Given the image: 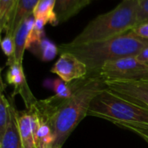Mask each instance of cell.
Masks as SVG:
<instances>
[{
    "label": "cell",
    "mask_w": 148,
    "mask_h": 148,
    "mask_svg": "<svg viewBox=\"0 0 148 148\" xmlns=\"http://www.w3.org/2000/svg\"><path fill=\"white\" fill-rule=\"evenodd\" d=\"M118 126L132 132L133 133L142 138L148 144V128L147 127H138V126H134V125H119Z\"/></svg>",
    "instance_id": "obj_21"
},
{
    "label": "cell",
    "mask_w": 148,
    "mask_h": 148,
    "mask_svg": "<svg viewBox=\"0 0 148 148\" xmlns=\"http://www.w3.org/2000/svg\"><path fill=\"white\" fill-rule=\"evenodd\" d=\"M29 50L44 62L53 60L59 52L58 46L46 37L43 38L39 43L32 46Z\"/></svg>",
    "instance_id": "obj_15"
},
{
    "label": "cell",
    "mask_w": 148,
    "mask_h": 148,
    "mask_svg": "<svg viewBox=\"0 0 148 148\" xmlns=\"http://www.w3.org/2000/svg\"><path fill=\"white\" fill-rule=\"evenodd\" d=\"M4 83L0 75V141H1L8 122L9 100L6 99L4 94Z\"/></svg>",
    "instance_id": "obj_18"
},
{
    "label": "cell",
    "mask_w": 148,
    "mask_h": 148,
    "mask_svg": "<svg viewBox=\"0 0 148 148\" xmlns=\"http://www.w3.org/2000/svg\"><path fill=\"white\" fill-rule=\"evenodd\" d=\"M137 58L140 60V61H142V62H144V63H145V64H148V46L147 47H145L138 56H137Z\"/></svg>",
    "instance_id": "obj_23"
},
{
    "label": "cell",
    "mask_w": 148,
    "mask_h": 148,
    "mask_svg": "<svg viewBox=\"0 0 148 148\" xmlns=\"http://www.w3.org/2000/svg\"><path fill=\"white\" fill-rule=\"evenodd\" d=\"M99 74L106 81L148 79V64L137 56L125 57L106 63Z\"/></svg>",
    "instance_id": "obj_5"
},
{
    "label": "cell",
    "mask_w": 148,
    "mask_h": 148,
    "mask_svg": "<svg viewBox=\"0 0 148 148\" xmlns=\"http://www.w3.org/2000/svg\"><path fill=\"white\" fill-rule=\"evenodd\" d=\"M147 46V39L130 31L101 41L81 45L61 44L58 45V51L59 52L67 51L76 56L86 66L88 75H94L99 74L106 63L125 57L138 56Z\"/></svg>",
    "instance_id": "obj_2"
},
{
    "label": "cell",
    "mask_w": 148,
    "mask_h": 148,
    "mask_svg": "<svg viewBox=\"0 0 148 148\" xmlns=\"http://www.w3.org/2000/svg\"><path fill=\"white\" fill-rule=\"evenodd\" d=\"M73 91L66 99L55 96L37 100L34 107L50 124L56 138L54 148H62L81 120L87 116L93 99L107 89L106 80L99 75L86 77L71 82Z\"/></svg>",
    "instance_id": "obj_1"
},
{
    "label": "cell",
    "mask_w": 148,
    "mask_h": 148,
    "mask_svg": "<svg viewBox=\"0 0 148 148\" xmlns=\"http://www.w3.org/2000/svg\"><path fill=\"white\" fill-rule=\"evenodd\" d=\"M0 47H1L5 55L8 58L7 61L12 60L15 53V43L13 36L5 35V37L0 42Z\"/></svg>",
    "instance_id": "obj_19"
},
{
    "label": "cell",
    "mask_w": 148,
    "mask_h": 148,
    "mask_svg": "<svg viewBox=\"0 0 148 148\" xmlns=\"http://www.w3.org/2000/svg\"><path fill=\"white\" fill-rule=\"evenodd\" d=\"M137 36L148 40V22L140 24L132 30Z\"/></svg>",
    "instance_id": "obj_22"
},
{
    "label": "cell",
    "mask_w": 148,
    "mask_h": 148,
    "mask_svg": "<svg viewBox=\"0 0 148 148\" xmlns=\"http://www.w3.org/2000/svg\"><path fill=\"white\" fill-rule=\"evenodd\" d=\"M148 22V0H138V25Z\"/></svg>",
    "instance_id": "obj_20"
},
{
    "label": "cell",
    "mask_w": 148,
    "mask_h": 148,
    "mask_svg": "<svg viewBox=\"0 0 148 148\" xmlns=\"http://www.w3.org/2000/svg\"><path fill=\"white\" fill-rule=\"evenodd\" d=\"M35 23V18L33 15L28 17L25 20H23L17 29L14 32L13 38L15 43V53L12 60L7 61V64H11L12 63H18L23 64L24 53L25 51V44L28 38V35L32 29Z\"/></svg>",
    "instance_id": "obj_10"
},
{
    "label": "cell",
    "mask_w": 148,
    "mask_h": 148,
    "mask_svg": "<svg viewBox=\"0 0 148 148\" xmlns=\"http://www.w3.org/2000/svg\"><path fill=\"white\" fill-rule=\"evenodd\" d=\"M37 113L39 117V125L38 127L37 138H36L37 147L38 148H54L56 138L53 133V131L49 122L46 119H45L42 116H40L38 112Z\"/></svg>",
    "instance_id": "obj_14"
},
{
    "label": "cell",
    "mask_w": 148,
    "mask_h": 148,
    "mask_svg": "<svg viewBox=\"0 0 148 148\" xmlns=\"http://www.w3.org/2000/svg\"><path fill=\"white\" fill-rule=\"evenodd\" d=\"M106 84L111 92L148 110V79L110 80Z\"/></svg>",
    "instance_id": "obj_6"
},
{
    "label": "cell",
    "mask_w": 148,
    "mask_h": 148,
    "mask_svg": "<svg viewBox=\"0 0 148 148\" xmlns=\"http://www.w3.org/2000/svg\"><path fill=\"white\" fill-rule=\"evenodd\" d=\"M18 0H0V32L5 31L13 18Z\"/></svg>",
    "instance_id": "obj_17"
},
{
    "label": "cell",
    "mask_w": 148,
    "mask_h": 148,
    "mask_svg": "<svg viewBox=\"0 0 148 148\" xmlns=\"http://www.w3.org/2000/svg\"><path fill=\"white\" fill-rule=\"evenodd\" d=\"M43 86L54 92V96L58 99H68L73 91L72 83H66L61 79H46L43 82Z\"/></svg>",
    "instance_id": "obj_16"
},
{
    "label": "cell",
    "mask_w": 148,
    "mask_h": 148,
    "mask_svg": "<svg viewBox=\"0 0 148 148\" xmlns=\"http://www.w3.org/2000/svg\"><path fill=\"white\" fill-rule=\"evenodd\" d=\"M138 25V0H123L113 10L99 15L69 44L106 40L132 31Z\"/></svg>",
    "instance_id": "obj_3"
},
{
    "label": "cell",
    "mask_w": 148,
    "mask_h": 148,
    "mask_svg": "<svg viewBox=\"0 0 148 148\" xmlns=\"http://www.w3.org/2000/svg\"><path fill=\"white\" fill-rule=\"evenodd\" d=\"M51 71L66 83L81 79L88 75L85 64L67 51L60 52V56L51 67Z\"/></svg>",
    "instance_id": "obj_7"
},
{
    "label": "cell",
    "mask_w": 148,
    "mask_h": 148,
    "mask_svg": "<svg viewBox=\"0 0 148 148\" xmlns=\"http://www.w3.org/2000/svg\"><path fill=\"white\" fill-rule=\"evenodd\" d=\"M38 1L39 0H18L13 18L5 30L6 35L13 36L14 32L19 25V24L23 20L32 15L33 10Z\"/></svg>",
    "instance_id": "obj_12"
},
{
    "label": "cell",
    "mask_w": 148,
    "mask_h": 148,
    "mask_svg": "<svg viewBox=\"0 0 148 148\" xmlns=\"http://www.w3.org/2000/svg\"><path fill=\"white\" fill-rule=\"evenodd\" d=\"M1 34H2V32H0V42H1Z\"/></svg>",
    "instance_id": "obj_24"
},
{
    "label": "cell",
    "mask_w": 148,
    "mask_h": 148,
    "mask_svg": "<svg viewBox=\"0 0 148 148\" xmlns=\"http://www.w3.org/2000/svg\"><path fill=\"white\" fill-rule=\"evenodd\" d=\"M93 1L95 0H56L55 12L58 24L76 16Z\"/></svg>",
    "instance_id": "obj_11"
},
{
    "label": "cell",
    "mask_w": 148,
    "mask_h": 148,
    "mask_svg": "<svg viewBox=\"0 0 148 148\" xmlns=\"http://www.w3.org/2000/svg\"><path fill=\"white\" fill-rule=\"evenodd\" d=\"M56 0H39L33 10L35 19H42L46 24L55 26L58 25V18L55 12Z\"/></svg>",
    "instance_id": "obj_13"
},
{
    "label": "cell",
    "mask_w": 148,
    "mask_h": 148,
    "mask_svg": "<svg viewBox=\"0 0 148 148\" xmlns=\"http://www.w3.org/2000/svg\"><path fill=\"white\" fill-rule=\"evenodd\" d=\"M18 124L23 148H38L36 138L39 117L33 106L26 112H18Z\"/></svg>",
    "instance_id": "obj_8"
},
{
    "label": "cell",
    "mask_w": 148,
    "mask_h": 148,
    "mask_svg": "<svg viewBox=\"0 0 148 148\" xmlns=\"http://www.w3.org/2000/svg\"><path fill=\"white\" fill-rule=\"evenodd\" d=\"M87 116L111 121L116 125L148 128V110L127 101L106 89L92 102Z\"/></svg>",
    "instance_id": "obj_4"
},
{
    "label": "cell",
    "mask_w": 148,
    "mask_h": 148,
    "mask_svg": "<svg viewBox=\"0 0 148 148\" xmlns=\"http://www.w3.org/2000/svg\"><path fill=\"white\" fill-rule=\"evenodd\" d=\"M0 148H23L18 124V111L12 101H9L8 122L0 141Z\"/></svg>",
    "instance_id": "obj_9"
}]
</instances>
